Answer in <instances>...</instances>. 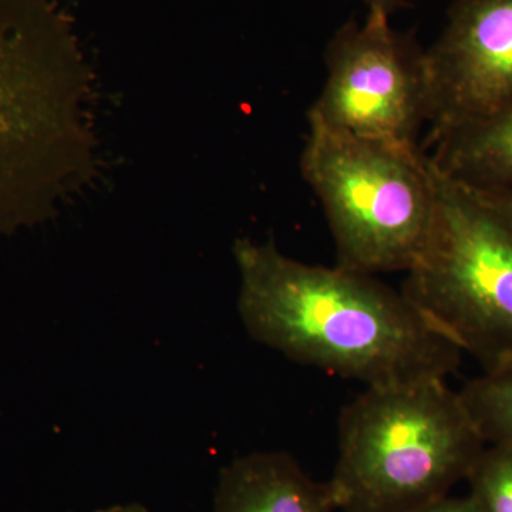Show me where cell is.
<instances>
[{"label": "cell", "mask_w": 512, "mask_h": 512, "mask_svg": "<svg viewBox=\"0 0 512 512\" xmlns=\"http://www.w3.org/2000/svg\"><path fill=\"white\" fill-rule=\"evenodd\" d=\"M232 254L242 325L293 362L366 387L446 380L460 365L463 352L373 275L296 261L272 241L237 239Z\"/></svg>", "instance_id": "obj_1"}, {"label": "cell", "mask_w": 512, "mask_h": 512, "mask_svg": "<svg viewBox=\"0 0 512 512\" xmlns=\"http://www.w3.org/2000/svg\"><path fill=\"white\" fill-rule=\"evenodd\" d=\"M92 74L52 0H0V228L53 214L92 178Z\"/></svg>", "instance_id": "obj_2"}, {"label": "cell", "mask_w": 512, "mask_h": 512, "mask_svg": "<svg viewBox=\"0 0 512 512\" xmlns=\"http://www.w3.org/2000/svg\"><path fill=\"white\" fill-rule=\"evenodd\" d=\"M338 510L417 512L447 497L487 447L446 380L366 387L339 417Z\"/></svg>", "instance_id": "obj_3"}, {"label": "cell", "mask_w": 512, "mask_h": 512, "mask_svg": "<svg viewBox=\"0 0 512 512\" xmlns=\"http://www.w3.org/2000/svg\"><path fill=\"white\" fill-rule=\"evenodd\" d=\"M308 124L301 170L325 211L336 265L373 276L409 271L436 218L430 157L349 136L309 114Z\"/></svg>", "instance_id": "obj_4"}, {"label": "cell", "mask_w": 512, "mask_h": 512, "mask_svg": "<svg viewBox=\"0 0 512 512\" xmlns=\"http://www.w3.org/2000/svg\"><path fill=\"white\" fill-rule=\"evenodd\" d=\"M431 165L436 218L403 295L484 373L510 370L512 232L470 188Z\"/></svg>", "instance_id": "obj_5"}, {"label": "cell", "mask_w": 512, "mask_h": 512, "mask_svg": "<svg viewBox=\"0 0 512 512\" xmlns=\"http://www.w3.org/2000/svg\"><path fill=\"white\" fill-rule=\"evenodd\" d=\"M309 116L342 133L397 148H420L426 124L423 52L367 12L350 20L326 49V82Z\"/></svg>", "instance_id": "obj_6"}, {"label": "cell", "mask_w": 512, "mask_h": 512, "mask_svg": "<svg viewBox=\"0 0 512 512\" xmlns=\"http://www.w3.org/2000/svg\"><path fill=\"white\" fill-rule=\"evenodd\" d=\"M427 143L512 107V0H457L423 52Z\"/></svg>", "instance_id": "obj_7"}, {"label": "cell", "mask_w": 512, "mask_h": 512, "mask_svg": "<svg viewBox=\"0 0 512 512\" xmlns=\"http://www.w3.org/2000/svg\"><path fill=\"white\" fill-rule=\"evenodd\" d=\"M338 510L329 481H316L286 453L269 451L239 457L222 468L214 512H333Z\"/></svg>", "instance_id": "obj_8"}, {"label": "cell", "mask_w": 512, "mask_h": 512, "mask_svg": "<svg viewBox=\"0 0 512 512\" xmlns=\"http://www.w3.org/2000/svg\"><path fill=\"white\" fill-rule=\"evenodd\" d=\"M436 167L474 190L512 188V107L434 144Z\"/></svg>", "instance_id": "obj_9"}, {"label": "cell", "mask_w": 512, "mask_h": 512, "mask_svg": "<svg viewBox=\"0 0 512 512\" xmlns=\"http://www.w3.org/2000/svg\"><path fill=\"white\" fill-rule=\"evenodd\" d=\"M458 394L487 446L512 447V369L484 373Z\"/></svg>", "instance_id": "obj_10"}, {"label": "cell", "mask_w": 512, "mask_h": 512, "mask_svg": "<svg viewBox=\"0 0 512 512\" xmlns=\"http://www.w3.org/2000/svg\"><path fill=\"white\" fill-rule=\"evenodd\" d=\"M467 480L483 512H512V447H485Z\"/></svg>", "instance_id": "obj_11"}, {"label": "cell", "mask_w": 512, "mask_h": 512, "mask_svg": "<svg viewBox=\"0 0 512 512\" xmlns=\"http://www.w3.org/2000/svg\"><path fill=\"white\" fill-rule=\"evenodd\" d=\"M470 190L512 232V188H505V190H474V188H470Z\"/></svg>", "instance_id": "obj_12"}, {"label": "cell", "mask_w": 512, "mask_h": 512, "mask_svg": "<svg viewBox=\"0 0 512 512\" xmlns=\"http://www.w3.org/2000/svg\"><path fill=\"white\" fill-rule=\"evenodd\" d=\"M417 512H483L471 495L464 498L443 497Z\"/></svg>", "instance_id": "obj_13"}, {"label": "cell", "mask_w": 512, "mask_h": 512, "mask_svg": "<svg viewBox=\"0 0 512 512\" xmlns=\"http://www.w3.org/2000/svg\"><path fill=\"white\" fill-rule=\"evenodd\" d=\"M365 3L367 12L380 13V15L390 16L399 6L397 0H362Z\"/></svg>", "instance_id": "obj_14"}, {"label": "cell", "mask_w": 512, "mask_h": 512, "mask_svg": "<svg viewBox=\"0 0 512 512\" xmlns=\"http://www.w3.org/2000/svg\"><path fill=\"white\" fill-rule=\"evenodd\" d=\"M97 512H150L141 504L116 505V507L107 508Z\"/></svg>", "instance_id": "obj_15"}]
</instances>
